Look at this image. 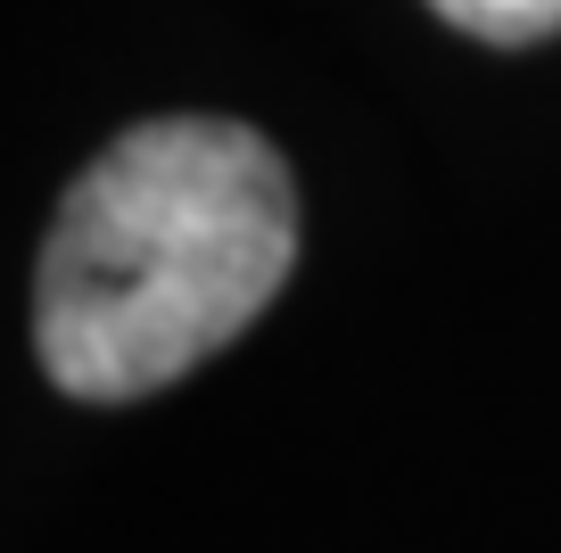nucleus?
Wrapping results in <instances>:
<instances>
[{
  "mask_svg": "<svg viewBox=\"0 0 561 553\" xmlns=\"http://www.w3.org/2000/svg\"><path fill=\"white\" fill-rule=\"evenodd\" d=\"M289 264L298 182L256 124H133L67 182L42 240V372L83 405L158 397L273 306Z\"/></svg>",
  "mask_w": 561,
  "mask_h": 553,
  "instance_id": "obj_1",
  "label": "nucleus"
},
{
  "mask_svg": "<svg viewBox=\"0 0 561 553\" xmlns=\"http://www.w3.org/2000/svg\"><path fill=\"white\" fill-rule=\"evenodd\" d=\"M455 34L495 42V50H528V42L561 34V0H430Z\"/></svg>",
  "mask_w": 561,
  "mask_h": 553,
  "instance_id": "obj_2",
  "label": "nucleus"
}]
</instances>
